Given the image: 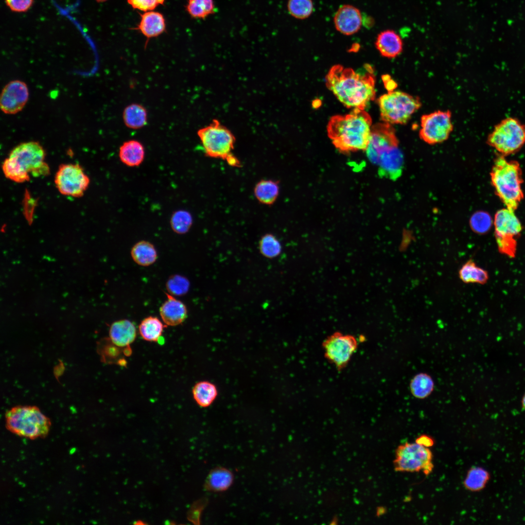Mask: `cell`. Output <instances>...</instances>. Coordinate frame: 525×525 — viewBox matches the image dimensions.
Segmentation results:
<instances>
[{
	"label": "cell",
	"mask_w": 525,
	"mask_h": 525,
	"mask_svg": "<svg viewBox=\"0 0 525 525\" xmlns=\"http://www.w3.org/2000/svg\"><path fill=\"white\" fill-rule=\"evenodd\" d=\"M96 0V1H97V2H104V1H106V0Z\"/></svg>",
	"instance_id": "46"
},
{
	"label": "cell",
	"mask_w": 525,
	"mask_h": 525,
	"mask_svg": "<svg viewBox=\"0 0 525 525\" xmlns=\"http://www.w3.org/2000/svg\"><path fill=\"white\" fill-rule=\"evenodd\" d=\"M128 3L134 9L142 11H152L165 0H127Z\"/></svg>",
	"instance_id": "39"
},
{
	"label": "cell",
	"mask_w": 525,
	"mask_h": 525,
	"mask_svg": "<svg viewBox=\"0 0 525 525\" xmlns=\"http://www.w3.org/2000/svg\"><path fill=\"white\" fill-rule=\"evenodd\" d=\"M521 405L522 408L525 410V393L521 399Z\"/></svg>",
	"instance_id": "44"
},
{
	"label": "cell",
	"mask_w": 525,
	"mask_h": 525,
	"mask_svg": "<svg viewBox=\"0 0 525 525\" xmlns=\"http://www.w3.org/2000/svg\"><path fill=\"white\" fill-rule=\"evenodd\" d=\"M130 254L134 262L142 266L152 265L158 258V252L154 245L144 240L136 243L132 247Z\"/></svg>",
	"instance_id": "26"
},
{
	"label": "cell",
	"mask_w": 525,
	"mask_h": 525,
	"mask_svg": "<svg viewBox=\"0 0 525 525\" xmlns=\"http://www.w3.org/2000/svg\"><path fill=\"white\" fill-rule=\"evenodd\" d=\"M375 45L383 56L388 58L398 56L403 50V42L401 36L391 29L385 30L379 33Z\"/></svg>",
	"instance_id": "20"
},
{
	"label": "cell",
	"mask_w": 525,
	"mask_h": 525,
	"mask_svg": "<svg viewBox=\"0 0 525 525\" xmlns=\"http://www.w3.org/2000/svg\"><path fill=\"white\" fill-rule=\"evenodd\" d=\"M492 220L490 214L483 211H478L473 213L470 220L471 229L478 234H485L491 229Z\"/></svg>",
	"instance_id": "35"
},
{
	"label": "cell",
	"mask_w": 525,
	"mask_h": 525,
	"mask_svg": "<svg viewBox=\"0 0 525 525\" xmlns=\"http://www.w3.org/2000/svg\"><path fill=\"white\" fill-rule=\"evenodd\" d=\"M6 5L13 11H27L32 5L33 0H5Z\"/></svg>",
	"instance_id": "40"
},
{
	"label": "cell",
	"mask_w": 525,
	"mask_h": 525,
	"mask_svg": "<svg viewBox=\"0 0 525 525\" xmlns=\"http://www.w3.org/2000/svg\"><path fill=\"white\" fill-rule=\"evenodd\" d=\"M494 237L498 250L509 258L516 257L517 239L523 230L515 211L504 208L495 213L493 221Z\"/></svg>",
	"instance_id": "8"
},
{
	"label": "cell",
	"mask_w": 525,
	"mask_h": 525,
	"mask_svg": "<svg viewBox=\"0 0 525 525\" xmlns=\"http://www.w3.org/2000/svg\"><path fill=\"white\" fill-rule=\"evenodd\" d=\"M193 398L197 404L202 407L210 406L218 394L216 386L206 381L197 383L192 389Z\"/></svg>",
	"instance_id": "29"
},
{
	"label": "cell",
	"mask_w": 525,
	"mask_h": 525,
	"mask_svg": "<svg viewBox=\"0 0 525 525\" xmlns=\"http://www.w3.org/2000/svg\"><path fill=\"white\" fill-rule=\"evenodd\" d=\"M363 72L340 65L332 66L326 77L327 88L348 108L364 110L375 97V78L372 68L364 66Z\"/></svg>",
	"instance_id": "1"
},
{
	"label": "cell",
	"mask_w": 525,
	"mask_h": 525,
	"mask_svg": "<svg viewBox=\"0 0 525 525\" xmlns=\"http://www.w3.org/2000/svg\"><path fill=\"white\" fill-rule=\"evenodd\" d=\"M90 182L88 176L78 164H63L58 168L54 183L58 191L65 195L82 196Z\"/></svg>",
	"instance_id": "13"
},
{
	"label": "cell",
	"mask_w": 525,
	"mask_h": 525,
	"mask_svg": "<svg viewBox=\"0 0 525 525\" xmlns=\"http://www.w3.org/2000/svg\"><path fill=\"white\" fill-rule=\"evenodd\" d=\"M172 229L178 234H185L191 228L192 223V216L190 212L184 210L175 211L170 218Z\"/></svg>",
	"instance_id": "33"
},
{
	"label": "cell",
	"mask_w": 525,
	"mask_h": 525,
	"mask_svg": "<svg viewBox=\"0 0 525 525\" xmlns=\"http://www.w3.org/2000/svg\"><path fill=\"white\" fill-rule=\"evenodd\" d=\"M109 336L110 341L115 346L123 349H130L129 346L137 337V330L134 323L129 320H118L111 324Z\"/></svg>",
	"instance_id": "17"
},
{
	"label": "cell",
	"mask_w": 525,
	"mask_h": 525,
	"mask_svg": "<svg viewBox=\"0 0 525 525\" xmlns=\"http://www.w3.org/2000/svg\"><path fill=\"white\" fill-rule=\"evenodd\" d=\"M197 135L207 157L225 160L232 154L235 137L228 129L218 122L199 129Z\"/></svg>",
	"instance_id": "10"
},
{
	"label": "cell",
	"mask_w": 525,
	"mask_h": 525,
	"mask_svg": "<svg viewBox=\"0 0 525 525\" xmlns=\"http://www.w3.org/2000/svg\"><path fill=\"white\" fill-rule=\"evenodd\" d=\"M416 442L426 447H432L434 444V440L432 437L422 435L420 436L416 440Z\"/></svg>",
	"instance_id": "41"
},
{
	"label": "cell",
	"mask_w": 525,
	"mask_h": 525,
	"mask_svg": "<svg viewBox=\"0 0 525 525\" xmlns=\"http://www.w3.org/2000/svg\"><path fill=\"white\" fill-rule=\"evenodd\" d=\"M487 143L499 155L514 154L525 144V124L516 117L505 118L494 125Z\"/></svg>",
	"instance_id": "7"
},
{
	"label": "cell",
	"mask_w": 525,
	"mask_h": 525,
	"mask_svg": "<svg viewBox=\"0 0 525 525\" xmlns=\"http://www.w3.org/2000/svg\"><path fill=\"white\" fill-rule=\"evenodd\" d=\"M29 91L26 84L19 80L10 81L3 88L0 107L5 114L13 115L21 111L28 102Z\"/></svg>",
	"instance_id": "15"
},
{
	"label": "cell",
	"mask_w": 525,
	"mask_h": 525,
	"mask_svg": "<svg viewBox=\"0 0 525 525\" xmlns=\"http://www.w3.org/2000/svg\"><path fill=\"white\" fill-rule=\"evenodd\" d=\"M460 280L465 283L486 284L489 279L488 271L478 266L472 259L465 262L458 271Z\"/></svg>",
	"instance_id": "27"
},
{
	"label": "cell",
	"mask_w": 525,
	"mask_h": 525,
	"mask_svg": "<svg viewBox=\"0 0 525 525\" xmlns=\"http://www.w3.org/2000/svg\"><path fill=\"white\" fill-rule=\"evenodd\" d=\"M280 193L279 182L272 179H262L254 188V194L262 204L271 206L277 199Z\"/></svg>",
	"instance_id": "24"
},
{
	"label": "cell",
	"mask_w": 525,
	"mask_h": 525,
	"mask_svg": "<svg viewBox=\"0 0 525 525\" xmlns=\"http://www.w3.org/2000/svg\"><path fill=\"white\" fill-rule=\"evenodd\" d=\"M333 21L338 32L345 35H351L360 30L363 24V16L356 7L343 4L335 13Z\"/></svg>",
	"instance_id": "16"
},
{
	"label": "cell",
	"mask_w": 525,
	"mask_h": 525,
	"mask_svg": "<svg viewBox=\"0 0 525 525\" xmlns=\"http://www.w3.org/2000/svg\"><path fill=\"white\" fill-rule=\"evenodd\" d=\"M289 14L298 19L308 18L314 11L312 0H288L287 4Z\"/></svg>",
	"instance_id": "34"
},
{
	"label": "cell",
	"mask_w": 525,
	"mask_h": 525,
	"mask_svg": "<svg viewBox=\"0 0 525 525\" xmlns=\"http://www.w3.org/2000/svg\"><path fill=\"white\" fill-rule=\"evenodd\" d=\"M322 347L325 358L340 371L348 365L357 350L358 341L352 335L337 332L323 342Z\"/></svg>",
	"instance_id": "11"
},
{
	"label": "cell",
	"mask_w": 525,
	"mask_h": 525,
	"mask_svg": "<svg viewBox=\"0 0 525 525\" xmlns=\"http://www.w3.org/2000/svg\"><path fill=\"white\" fill-rule=\"evenodd\" d=\"M490 479V474L481 467L473 466L468 471L463 481L465 488L472 492H478L483 490Z\"/></svg>",
	"instance_id": "30"
},
{
	"label": "cell",
	"mask_w": 525,
	"mask_h": 525,
	"mask_svg": "<svg viewBox=\"0 0 525 525\" xmlns=\"http://www.w3.org/2000/svg\"><path fill=\"white\" fill-rule=\"evenodd\" d=\"M233 475L232 472L222 467L211 470L204 483V488L207 491L221 492L226 490L232 485Z\"/></svg>",
	"instance_id": "23"
},
{
	"label": "cell",
	"mask_w": 525,
	"mask_h": 525,
	"mask_svg": "<svg viewBox=\"0 0 525 525\" xmlns=\"http://www.w3.org/2000/svg\"><path fill=\"white\" fill-rule=\"evenodd\" d=\"M403 165V156L399 147L382 155L376 164L380 175L392 180L400 176Z\"/></svg>",
	"instance_id": "19"
},
{
	"label": "cell",
	"mask_w": 525,
	"mask_h": 525,
	"mask_svg": "<svg viewBox=\"0 0 525 525\" xmlns=\"http://www.w3.org/2000/svg\"><path fill=\"white\" fill-rule=\"evenodd\" d=\"M122 119L127 127L139 129L145 126L147 123V111L141 105L133 103L126 106L123 109Z\"/></svg>",
	"instance_id": "25"
},
{
	"label": "cell",
	"mask_w": 525,
	"mask_h": 525,
	"mask_svg": "<svg viewBox=\"0 0 525 525\" xmlns=\"http://www.w3.org/2000/svg\"><path fill=\"white\" fill-rule=\"evenodd\" d=\"M399 141L392 124L378 123L371 127L369 141L366 150L369 160L376 165L380 156L398 147Z\"/></svg>",
	"instance_id": "14"
},
{
	"label": "cell",
	"mask_w": 525,
	"mask_h": 525,
	"mask_svg": "<svg viewBox=\"0 0 525 525\" xmlns=\"http://www.w3.org/2000/svg\"><path fill=\"white\" fill-rule=\"evenodd\" d=\"M259 249L261 253L268 258H273L278 256L281 252V245L273 234L267 233L264 235L259 242Z\"/></svg>",
	"instance_id": "36"
},
{
	"label": "cell",
	"mask_w": 525,
	"mask_h": 525,
	"mask_svg": "<svg viewBox=\"0 0 525 525\" xmlns=\"http://www.w3.org/2000/svg\"><path fill=\"white\" fill-rule=\"evenodd\" d=\"M377 101L381 120L390 124H406L422 105L419 97L400 90L388 91Z\"/></svg>",
	"instance_id": "6"
},
{
	"label": "cell",
	"mask_w": 525,
	"mask_h": 525,
	"mask_svg": "<svg viewBox=\"0 0 525 525\" xmlns=\"http://www.w3.org/2000/svg\"><path fill=\"white\" fill-rule=\"evenodd\" d=\"M208 502L206 498L200 499L194 502L188 512V519L194 524H200L201 513Z\"/></svg>",
	"instance_id": "38"
},
{
	"label": "cell",
	"mask_w": 525,
	"mask_h": 525,
	"mask_svg": "<svg viewBox=\"0 0 525 525\" xmlns=\"http://www.w3.org/2000/svg\"><path fill=\"white\" fill-rule=\"evenodd\" d=\"M434 387L432 378L427 374L419 373L411 380L410 387L412 395L419 399H424L433 391Z\"/></svg>",
	"instance_id": "31"
},
{
	"label": "cell",
	"mask_w": 525,
	"mask_h": 525,
	"mask_svg": "<svg viewBox=\"0 0 525 525\" xmlns=\"http://www.w3.org/2000/svg\"><path fill=\"white\" fill-rule=\"evenodd\" d=\"M453 130L452 113L449 110H437L423 115L420 118V138L429 144L447 140Z\"/></svg>",
	"instance_id": "12"
},
{
	"label": "cell",
	"mask_w": 525,
	"mask_h": 525,
	"mask_svg": "<svg viewBox=\"0 0 525 525\" xmlns=\"http://www.w3.org/2000/svg\"><path fill=\"white\" fill-rule=\"evenodd\" d=\"M167 299L159 308V314L163 322L167 326H175L183 323L188 316L185 305L168 293Z\"/></svg>",
	"instance_id": "18"
},
{
	"label": "cell",
	"mask_w": 525,
	"mask_h": 525,
	"mask_svg": "<svg viewBox=\"0 0 525 525\" xmlns=\"http://www.w3.org/2000/svg\"><path fill=\"white\" fill-rule=\"evenodd\" d=\"M166 326L158 317L149 316L141 320L138 328L140 336L144 340L157 342Z\"/></svg>",
	"instance_id": "28"
},
{
	"label": "cell",
	"mask_w": 525,
	"mask_h": 525,
	"mask_svg": "<svg viewBox=\"0 0 525 525\" xmlns=\"http://www.w3.org/2000/svg\"><path fill=\"white\" fill-rule=\"evenodd\" d=\"M168 293L173 296L185 295L189 291L190 282L184 276L175 274L171 276L166 283Z\"/></svg>",
	"instance_id": "37"
},
{
	"label": "cell",
	"mask_w": 525,
	"mask_h": 525,
	"mask_svg": "<svg viewBox=\"0 0 525 525\" xmlns=\"http://www.w3.org/2000/svg\"><path fill=\"white\" fill-rule=\"evenodd\" d=\"M45 151L37 141L22 142L14 147L2 166L6 178L17 183H23L34 177L47 175L49 167L45 162Z\"/></svg>",
	"instance_id": "3"
},
{
	"label": "cell",
	"mask_w": 525,
	"mask_h": 525,
	"mask_svg": "<svg viewBox=\"0 0 525 525\" xmlns=\"http://www.w3.org/2000/svg\"><path fill=\"white\" fill-rule=\"evenodd\" d=\"M394 469L401 472L430 473L434 468L433 454L429 448L416 443L406 442L398 446L393 461Z\"/></svg>",
	"instance_id": "9"
},
{
	"label": "cell",
	"mask_w": 525,
	"mask_h": 525,
	"mask_svg": "<svg viewBox=\"0 0 525 525\" xmlns=\"http://www.w3.org/2000/svg\"><path fill=\"white\" fill-rule=\"evenodd\" d=\"M5 423L11 432L30 439L46 436L51 425L50 420L34 405L12 407L5 413Z\"/></svg>",
	"instance_id": "5"
},
{
	"label": "cell",
	"mask_w": 525,
	"mask_h": 525,
	"mask_svg": "<svg viewBox=\"0 0 525 525\" xmlns=\"http://www.w3.org/2000/svg\"><path fill=\"white\" fill-rule=\"evenodd\" d=\"M165 21L163 15L158 12H145L141 16L138 29L147 38L155 37L165 31Z\"/></svg>",
	"instance_id": "22"
},
{
	"label": "cell",
	"mask_w": 525,
	"mask_h": 525,
	"mask_svg": "<svg viewBox=\"0 0 525 525\" xmlns=\"http://www.w3.org/2000/svg\"><path fill=\"white\" fill-rule=\"evenodd\" d=\"M383 79L385 88L389 90L388 91H393L396 88L397 84L388 75H384Z\"/></svg>",
	"instance_id": "43"
},
{
	"label": "cell",
	"mask_w": 525,
	"mask_h": 525,
	"mask_svg": "<svg viewBox=\"0 0 525 525\" xmlns=\"http://www.w3.org/2000/svg\"><path fill=\"white\" fill-rule=\"evenodd\" d=\"M384 512H385V509L382 507H380V508H378L377 513L378 515H382L383 513H384Z\"/></svg>",
	"instance_id": "45"
},
{
	"label": "cell",
	"mask_w": 525,
	"mask_h": 525,
	"mask_svg": "<svg viewBox=\"0 0 525 525\" xmlns=\"http://www.w3.org/2000/svg\"><path fill=\"white\" fill-rule=\"evenodd\" d=\"M495 192L506 208L515 211L524 198L522 170L519 162L508 160L499 155L494 160L490 173Z\"/></svg>",
	"instance_id": "4"
},
{
	"label": "cell",
	"mask_w": 525,
	"mask_h": 525,
	"mask_svg": "<svg viewBox=\"0 0 525 525\" xmlns=\"http://www.w3.org/2000/svg\"><path fill=\"white\" fill-rule=\"evenodd\" d=\"M372 120L364 110L354 108L350 113L332 117L327 133L335 147L342 153L366 151L371 130Z\"/></svg>",
	"instance_id": "2"
},
{
	"label": "cell",
	"mask_w": 525,
	"mask_h": 525,
	"mask_svg": "<svg viewBox=\"0 0 525 525\" xmlns=\"http://www.w3.org/2000/svg\"><path fill=\"white\" fill-rule=\"evenodd\" d=\"M187 11L193 18L204 19L215 12L214 0H188Z\"/></svg>",
	"instance_id": "32"
},
{
	"label": "cell",
	"mask_w": 525,
	"mask_h": 525,
	"mask_svg": "<svg viewBox=\"0 0 525 525\" xmlns=\"http://www.w3.org/2000/svg\"><path fill=\"white\" fill-rule=\"evenodd\" d=\"M225 161L231 167H240L241 166V162L240 160L233 154L229 155Z\"/></svg>",
	"instance_id": "42"
},
{
	"label": "cell",
	"mask_w": 525,
	"mask_h": 525,
	"mask_svg": "<svg viewBox=\"0 0 525 525\" xmlns=\"http://www.w3.org/2000/svg\"><path fill=\"white\" fill-rule=\"evenodd\" d=\"M145 149L139 141L130 140L124 141L120 147L119 157L121 161L127 166L138 167L145 158Z\"/></svg>",
	"instance_id": "21"
}]
</instances>
